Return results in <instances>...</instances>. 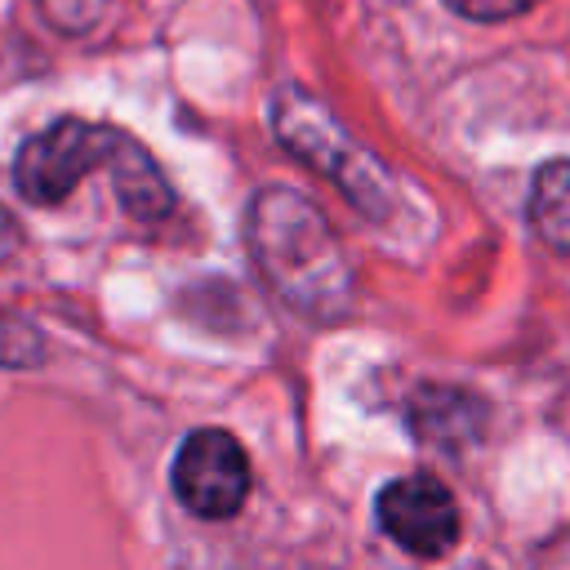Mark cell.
<instances>
[{"mask_svg": "<svg viewBox=\"0 0 570 570\" xmlns=\"http://www.w3.org/2000/svg\"><path fill=\"white\" fill-rule=\"evenodd\" d=\"M379 530L410 557H445L459 543V503L436 476H396L374 499Z\"/></svg>", "mask_w": 570, "mask_h": 570, "instance_id": "5b68a950", "label": "cell"}, {"mask_svg": "<svg viewBox=\"0 0 570 570\" xmlns=\"http://www.w3.org/2000/svg\"><path fill=\"white\" fill-rule=\"evenodd\" d=\"M459 18H472V22H508V18H521L530 13L539 0H445Z\"/></svg>", "mask_w": 570, "mask_h": 570, "instance_id": "9c48e42d", "label": "cell"}, {"mask_svg": "<svg viewBox=\"0 0 570 570\" xmlns=\"http://www.w3.org/2000/svg\"><path fill=\"white\" fill-rule=\"evenodd\" d=\"M18 254V223L9 218V209L0 205V263H9Z\"/></svg>", "mask_w": 570, "mask_h": 570, "instance_id": "8fae6325", "label": "cell"}, {"mask_svg": "<svg viewBox=\"0 0 570 570\" xmlns=\"http://www.w3.org/2000/svg\"><path fill=\"white\" fill-rule=\"evenodd\" d=\"M94 169H111L116 196L129 218L156 223L174 209V187L165 183V174L156 169V160L142 151L138 138L111 125H98V120H76V116L53 120L49 129L31 134L18 147L13 187L31 205H58Z\"/></svg>", "mask_w": 570, "mask_h": 570, "instance_id": "7a4b0ae2", "label": "cell"}, {"mask_svg": "<svg viewBox=\"0 0 570 570\" xmlns=\"http://www.w3.org/2000/svg\"><path fill=\"white\" fill-rule=\"evenodd\" d=\"M530 223L548 249L570 258V160H548L530 183Z\"/></svg>", "mask_w": 570, "mask_h": 570, "instance_id": "8992f818", "label": "cell"}, {"mask_svg": "<svg viewBox=\"0 0 570 570\" xmlns=\"http://www.w3.org/2000/svg\"><path fill=\"white\" fill-rule=\"evenodd\" d=\"M40 361H45V334L27 316L0 307V365L27 370V365H40Z\"/></svg>", "mask_w": 570, "mask_h": 570, "instance_id": "ba28073f", "label": "cell"}, {"mask_svg": "<svg viewBox=\"0 0 570 570\" xmlns=\"http://www.w3.org/2000/svg\"><path fill=\"white\" fill-rule=\"evenodd\" d=\"M245 245L281 303L312 321H338L352 307L356 272L325 214L294 187H263L249 200Z\"/></svg>", "mask_w": 570, "mask_h": 570, "instance_id": "6da1fadb", "label": "cell"}, {"mask_svg": "<svg viewBox=\"0 0 570 570\" xmlns=\"http://www.w3.org/2000/svg\"><path fill=\"white\" fill-rule=\"evenodd\" d=\"M476 410H481L476 401L436 387V392L419 396V405H414V428H419V436H428V441H463V432H459L454 423H459V419H463V423H476Z\"/></svg>", "mask_w": 570, "mask_h": 570, "instance_id": "52a82bcc", "label": "cell"}, {"mask_svg": "<svg viewBox=\"0 0 570 570\" xmlns=\"http://www.w3.org/2000/svg\"><path fill=\"white\" fill-rule=\"evenodd\" d=\"M272 129L303 165H312L321 178H330L365 218L392 214V205H396L392 169L370 147H361V138L321 98H312L298 85H285L272 98Z\"/></svg>", "mask_w": 570, "mask_h": 570, "instance_id": "3957f363", "label": "cell"}, {"mask_svg": "<svg viewBox=\"0 0 570 570\" xmlns=\"http://www.w3.org/2000/svg\"><path fill=\"white\" fill-rule=\"evenodd\" d=\"M174 494L187 512L205 521L236 517L249 494V459L240 441L223 428L191 432L174 459Z\"/></svg>", "mask_w": 570, "mask_h": 570, "instance_id": "277c9868", "label": "cell"}, {"mask_svg": "<svg viewBox=\"0 0 570 570\" xmlns=\"http://www.w3.org/2000/svg\"><path fill=\"white\" fill-rule=\"evenodd\" d=\"M40 9H45V18H49L53 27H62V31H80V27L94 22L89 0H40Z\"/></svg>", "mask_w": 570, "mask_h": 570, "instance_id": "30bf717a", "label": "cell"}]
</instances>
